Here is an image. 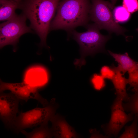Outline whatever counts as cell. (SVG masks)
<instances>
[{"instance_id": "6da1fadb", "label": "cell", "mask_w": 138, "mask_h": 138, "mask_svg": "<svg viewBox=\"0 0 138 138\" xmlns=\"http://www.w3.org/2000/svg\"><path fill=\"white\" fill-rule=\"evenodd\" d=\"M90 7L88 0L60 1L56 9V14L51 22L49 31L64 30L70 34L78 26L87 27L90 19Z\"/></svg>"}, {"instance_id": "7a4b0ae2", "label": "cell", "mask_w": 138, "mask_h": 138, "mask_svg": "<svg viewBox=\"0 0 138 138\" xmlns=\"http://www.w3.org/2000/svg\"><path fill=\"white\" fill-rule=\"evenodd\" d=\"M60 1L31 0L22 3L21 9L30 21L31 26L39 36L40 45L48 48L46 40L49 31L50 21Z\"/></svg>"}, {"instance_id": "3957f363", "label": "cell", "mask_w": 138, "mask_h": 138, "mask_svg": "<svg viewBox=\"0 0 138 138\" xmlns=\"http://www.w3.org/2000/svg\"><path fill=\"white\" fill-rule=\"evenodd\" d=\"M87 30L86 32H79L74 30L70 34L79 46L81 57L75 59L74 64L80 67L85 64L86 56L104 52L105 44L110 37V36L101 34L94 23L87 25Z\"/></svg>"}, {"instance_id": "277c9868", "label": "cell", "mask_w": 138, "mask_h": 138, "mask_svg": "<svg viewBox=\"0 0 138 138\" xmlns=\"http://www.w3.org/2000/svg\"><path fill=\"white\" fill-rule=\"evenodd\" d=\"M59 107L55 99L53 98L45 107L19 112L11 130L18 134L22 130L48 123L55 114Z\"/></svg>"}, {"instance_id": "5b68a950", "label": "cell", "mask_w": 138, "mask_h": 138, "mask_svg": "<svg viewBox=\"0 0 138 138\" xmlns=\"http://www.w3.org/2000/svg\"><path fill=\"white\" fill-rule=\"evenodd\" d=\"M89 11L90 19L100 30L105 29L110 33L123 34L126 29L115 21L113 9L114 3L103 0H92Z\"/></svg>"}, {"instance_id": "8992f818", "label": "cell", "mask_w": 138, "mask_h": 138, "mask_svg": "<svg viewBox=\"0 0 138 138\" xmlns=\"http://www.w3.org/2000/svg\"><path fill=\"white\" fill-rule=\"evenodd\" d=\"M26 17L23 14L17 15L0 25V47L8 45L16 46L22 34L32 32L26 25Z\"/></svg>"}, {"instance_id": "52a82bcc", "label": "cell", "mask_w": 138, "mask_h": 138, "mask_svg": "<svg viewBox=\"0 0 138 138\" xmlns=\"http://www.w3.org/2000/svg\"><path fill=\"white\" fill-rule=\"evenodd\" d=\"M122 98H116L111 106V115L108 123L102 125L101 128L105 135L117 138L120 132L128 123L133 120L134 116L129 113L126 114L124 109Z\"/></svg>"}, {"instance_id": "ba28073f", "label": "cell", "mask_w": 138, "mask_h": 138, "mask_svg": "<svg viewBox=\"0 0 138 138\" xmlns=\"http://www.w3.org/2000/svg\"><path fill=\"white\" fill-rule=\"evenodd\" d=\"M8 90L10 91L20 100L27 101L29 99L37 100L43 107L47 106L49 102L39 93L38 88L32 86L24 81L19 83L5 82L1 80L0 93Z\"/></svg>"}, {"instance_id": "9c48e42d", "label": "cell", "mask_w": 138, "mask_h": 138, "mask_svg": "<svg viewBox=\"0 0 138 138\" xmlns=\"http://www.w3.org/2000/svg\"><path fill=\"white\" fill-rule=\"evenodd\" d=\"M20 100L12 93H1L0 118L5 127L12 130L19 112Z\"/></svg>"}, {"instance_id": "30bf717a", "label": "cell", "mask_w": 138, "mask_h": 138, "mask_svg": "<svg viewBox=\"0 0 138 138\" xmlns=\"http://www.w3.org/2000/svg\"><path fill=\"white\" fill-rule=\"evenodd\" d=\"M53 138H83L66 121L65 116L57 113L50 121Z\"/></svg>"}, {"instance_id": "8fae6325", "label": "cell", "mask_w": 138, "mask_h": 138, "mask_svg": "<svg viewBox=\"0 0 138 138\" xmlns=\"http://www.w3.org/2000/svg\"><path fill=\"white\" fill-rule=\"evenodd\" d=\"M30 69L25 73L24 82L38 88V86L44 85L47 82L48 74L45 68L34 67Z\"/></svg>"}, {"instance_id": "7c38bea8", "label": "cell", "mask_w": 138, "mask_h": 138, "mask_svg": "<svg viewBox=\"0 0 138 138\" xmlns=\"http://www.w3.org/2000/svg\"><path fill=\"white\" fill-rule=\"evenodd\" d=\"M111 67L115 73L111 80L115 89L116 94L117 96L122 98L123 101L127 102L130 98L126 88V85L128 84L127 78L123 76V74L114 64Z\"/></svg>"}, {"instance_id": "4fadbf2b", "label": "cell", "mask_w": 138, "mask_h": 138, "mask_svg": "<svg viewBox=\"0 0 138 138\" xmlns=\"http://www.w3.org/2000/svg\"><path fill=\"white\" fill-rule=\"evenodd\" d=\"M108 52L118 63L117 67L123 75L127 72H128L138 68V62L131 58L127 53L121 54L114 53L109 50Z\"/></svg>"}, {"instance_id": "5bb4252c", "label": "cell", "mask_w": 138, "mask_h": 138, "mask_svg": "<svg viewBox=\"0 0 138 138\" xmlns=\"http://www.w3.org/2000/svg\"><path fill=\"white\" fill-rule=\"evenodd\" d=\"M22 4L21 0H0V21L8 20L15 16V10L21 8Z\"/></svg>"}, {"instance_id": "9a60e30c", "label": "cell", "mask_w": 138, "mask_h": 138, "mask_svg": "<svg viewBox=\"0 0 138 138\" xmlns=\"http://www.w3.org/2000/svg\"><path fill=\"white\" fill-rule=\"evenodd\" d=\"M46 123L39 126L33 129L31 132H27L25 130L21 131L26 138H53L50 127Z\"/></svg>"}, {"instance_id": "2e32d148", "label": "cell", "mask_w": 138, "mask_h": 138, "mask_svg": "<svg viewBox=\"0 0 138 138\" xmlns=\"http://www.w3.org/2000/svg\"><path fill=\"white\" fill-rule=\"evenodd\" d=\"M134 92L127 102L123 103V106L125 111L132 113L138 119V89Z\"/></svg>"}, {"instance_id": "e0dca14e", "label": "cell", "mask_w": 138, "mask_h": 138, "mask_svg": "<svg viewBox=\"0 0 138 138\" xmlns=\"http://www.w3.org/2000/svg\"><path fill=\"white\" fill-rule=\"evenodd\" d=\"M138 119L134 117L132 124L126 126L123 132L118 138H138Z\"/></svg>"}, {"instance_id": "ac0fdd59", "label": "cell", "mask_w": 138, "mask_h": 138, "mask_svg": "<svg viewBox=\"0 0 138 138\" xmlns=\"http://www.w3.org/2000/svg\"><path fill=\"white\" fill-rule=\"evenodd\" d=\"M113 14L115 21L118 23L127 21L131 16L130 13L122 6L115 7L113 11Z\"/></svg>"}, {"instance_id": "d6986e66", "label": "cell", "mask_w": 138, "mask_h": 138, "mask_svg": "<svg viewBox=\"0 0 138 138\" xmlns=\"http://www.w3.org/2000/svg\"><path fill=\"white\" fill-rule=\"evenodd\" d=\"M128 78H127L128 84L130 87H133L132 91L135 92L138 89V68L128 72Z\"/></svg>"}, {"instance_id": "ffe728a7", "label": "cell", "mask_w": 138, "mask_h": 138, "mask_svg": "<svg viewBox=\"0 0 138 138\" xmlns=\"http://www.w3.org/2000/svg\"><path fill=\"white\" fill-rule=\"evenodd\" d=\"M123 6L130 13L138 11V1L136 0H124Z\"/></svg>"}, {"instance_id": "44dd1931", "label": "cell", "mask_w": 138, "mask_h": 138, "mask_svg": "<svg viewBox=\"0 0 138 138\" xmlns=\"http://www.w3.org/2000/svg\"><path fill=\"white\" fill-rule=\"evenodd\" d=\"M100 72L101 76L103 78H107L111 80L115 74V72L111 67L107 66L102 67L101 70Z\"/></svg>"}, {"instance_id": "7402d4cb", "label": "cell", "mask_w": 138, "mask_h": 138, "mask_svg": "<svg viewBox=\"0 0 138 138\" xmlns=\"http://www.w3.org/2000/svg\"><path fill=\"white\" fill-rule=\"evenodd\" d=\"M103 79L101 76L96 74L93 76L91 81L96 89L100 90L104 87L105 83Z\"/></svg>"}, {"instance_id": "603a6c76", "label": "cell", "mask_w": 138, "mask_h": 138, "mask_svg": "<svg viewBox=\"0 0 138 138\" xmlns=\"http://www.w3.org/2000/svg\"><path fill=\"white\" fill-rule=\"evenodd\" d=\"M89 132L90 136L89 138H111V136L107 135H103L100 133L99 130L96 129H90Z\"/></svg>"}, {"instance_id": "cb8c5ba5", "label": "cell", "mask_w": 138, "mask_h": 138, "mask_svg": "<svg viewBox=\"0 0 138 138\" xmlns=\"http://www.w3.org/2000/svg\"><path fill=\"white\" fill-rule=\"evenodd\" d=\"M136 30L138 31V28L136 29Z\"/></svg>"}, {"instance_id": "d4e9b609", "label": "cell", "mask_w": 138, "mask_h": 138, "mask_svg": "<svg viewBox=\"0 0 138 138\" xmlns=\"http://www.w3.org/2000/svg\"></svg>"}]
</instances>
